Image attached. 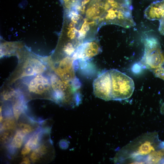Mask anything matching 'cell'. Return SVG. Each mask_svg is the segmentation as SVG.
I'll return each mask as SVG.
<instances>
[{
  "label": "cell",
  "instance_id": "1",
  "mask_svg": "<svg viewBox=\"0 0 164 164\" xmlns=\"http://www.w3.org/2000/svg\"><path fill=\"white\" fill-rule=\"evenodd\" d=\"M48 58L27 54L20 58L15 70L4 86L23 94L48 97L53 100L61 79Z\"/></svg>",
  "mask_w": 164,
  "mask_h": 164
},
{
  "label": "cell",
  "instance_id": "2",
  "mask_svg": "<svg viewBox=\"0 0 164 164\" xmlns=\"http://www.w3.org/2000/svg\"><path fill=\"white\" fill-rule=\"evenodd\" d=\"M155 133L149 132L138 137L124 146L116 156L119 162L155 164L164 156V148L156 150Z\"/></svg>",
  "mask_w": 164,
  "mask_h": 164
},
{
  "label": "cell",
  "instance_id": "3",
  "mask_svg": "<svg viewBox=\"0 0 164 164\" xmlns=\"http://www.w3.org/2000/svg\"><path fill=\"white\" fill-rule=\"evenodd\" d=\"M111 77V100L120 101L130 98L135 85L130 77L115 69L109 70Z\"/></svg>",
  "mask_w": 164,
  "mask_h": 164
},
{
  "label": "cell",
  "instance_id": "4",
  "mask_svg": "<svg viewBox=\"0 0 164 164\" xmlns=\"http://www.w3.org/2000/svg\"><path fill=\"white\" fill-rule=\"evenodd\" d=\"M145 51L140 61L144 67L151 70L154 73L164 67V55L158 39L151 37L144 41Z\"/></svg>",
  "mask_w": 164,
  "mask_h": 164
},
{
  "label": "cell",
  "instance_id": "5",
  "mask_svg": "<svg viewBox=\"0 0 164 164\" xmlns=\"http://www.w3.org/2000/svg\"><path fill=\"white\" fill-rule=\"evenodd\" d=\"M93 87L96 97L106 101L111 100V77L109 70L104 72L94 80Z\"/></svg>",
  "mask_w": 164,
  "mask_h": 164
},
{
  "label": "cell",
  "instance_id": "6",
  "mask_svg": "<svg viewBox=\"0 0 164 164\" xmlns=\"http://www.w3.org/2000/svg\"><path fill=\"white\" fill-rule=\"evenodd\" d=\"M100 50L99 45L96 43H85L76 49L72 57L75 60H86L97 54Z\"/></svg>",
  "mask_w": 164,
  "mask_h": 164
},
{
  "label": "cell",
  "instance_id": "7",
  "mask_svg": "<svg viewBox=\"0 0 164 164\" xmlns=\"http://www.w3.org/2000/svg\"><path fill=\"white\" fill-rule=\"evenodd\" d=\"M144 16L150 20H160L164 15V1H157L152 3L145 9Z\"/></svg>",
  "mask_w": 164,
  "mask_h": 164
},
{
  "label": "cell",
  "instance_id": "8",
  "mask_svg": "<svg viewBox=\"0 0 164 164\" xmlns=\"http://www.w3.org/2000/svg\"><path fill=\"white\" fill-rule=\"evenodd\" d=\"M48 150L47 147L45 145H40L31 153L30 156L31 160L33 162H38L47 153Z\"/></svg>",
  "mask_w": 164,
  "mask_h": 164
},
{
  "label": "cell",
  "instance_id": "9",
  "mask_svg": "<svg viewBox=\"0 0 164 164\" xmlns=\"http://www.w3.org/2000/svg\"><path fill=\"white\" fill-rule=\"evenodd\" d=\"M20 94H19L17 99H15L12 106L13 112L16 120L17 121L20 115L24 109L23 100L21 99L22 97H18Z\"/></svg>",
  "mask_w": 164,
  "mask_h": 164
},
{
  "label": "cell",
  "instance_id": "10",
  "mask_svg": "<svg viewBox=\"0 0 164 164\" xmlns=\"http://www.w3.org/2000/svg\"><path fill=\"white\" fill-rule=\"evenodd\" d=\"M23 134L21 130L17 131L12 142V145L17 148H20L23 142Z\"/></svg>",
  "mask_w": 164,
  "mask_h": 164
},
{
  "label": "cell",
  "instance_id": "11",
  "mask_svg": "<svg viewBox=\"0 0 164 164\" xmlns=\"http://www.w3.org/2000/svg\"><path fill=\"white\" fill-rule=\"evenodd\" d=\"M14 118H8L5 119L2 123V128L4 130H12L16 127V122Z\"/></svg>",
  "mask_w": 164,
  "mask_h": 164
},
{
  "label": "cell",
  "instance_id": "12",
  "mask_svg": "<svg viewBox=\"0 0 164 164\" xmlns=\"http://www.w3.org/2000/svg\"><path fill=\"white\" fill-rule=\"evenodd\" d=\"M39 133L33 135L29 139L25 145L28 146L31 149H32L38 145L39 140Z\"/></svg>",
  "mask_w": 164,
  "mask_h": 164
},
{
  "label": "cell",
  "instance_id": "13",
  "mask_svg": "<svg viewBox=\"0 0 164 164\" xmlns=\"http://www.w3.org/2000/svg\"><path fill=\"white\" fill-rule=\"evenodd\" d=\"M18 126L23 134L29 133L32 132L34 129L32 126L26 123L20 122L18 124Z\"/></svg>",
  "mask_w": 164,
  "mask_h": 164
},
{
  "label": "cell",
  "instance_id": "14",
  "mask_svg": "<svg viewBox=\"0 0 164 164\" xmlns=\"http://www.w3.org/2000/svg\"><path fill=\"white\" fill-rule=\"evenodd\" d=\"M13 132L12 130H6L1 135L0 141L3 143L8 142L12 138Z\"/></svg>",
  "mask_w": 164,
  "mask_h": 164
},
{
  "label": "cell",
  "instance_id": "15",
  "mask_svg": "<svg viewBox=\"0 0 164 164\" xmlns=\"http://www.w3.org/2000/svg\"><path fill=\"white\" fill-rule=\"evenodd\" d=\"M31 149L26 146L25 145L21 151V154L23 155H25L29 153Z\"/></svg>",
  "mask_w": 164,
  "mask_h": 164
},
{
  "label": "cell",
  "instance_id": "16",
  "mask_svg": "<svg viewBox=\"0 0 164 164\" xmlns=\"http://www.w3.org/2000/svg\"><path fill=\"white\" fill-rule=\"evenodd\" d=\"M90 27L89 23L85 21L84 22L82 26V28L81 30L84 32L86 33V32L88 31Z\"/></svg>",
  "mask_w": 164,
  "mask_h": 164
},
{
  "label": "cell",
  "instance_id": "17",
  "mask_svg": "<svg viewBox=\"0 0 164 164\" xmlns=\"http://www.w3.org/2000/svg\"><path fill=\"white\" fill-rule=\"evenodd\" d=\"M30 163L29 159L27 157H25L23 158L21 164H29Z\"/></svg>",
  "mask_w": 164,
  "mask_h": 164
},
{
  "label": "cell",
  "instance_id": "18",
  "mask_svg": "<svg viewBox=\"0 0 164 164\" xmlns=\"http://www.w3.org/2000/svg\"><path fill=\"white\" fill-rule=\"evenodd\" d=\"M99 7V4L97 3H95L92 5V8H93L94 10H95L98 9Z\"/></svg>",
  "mask_w": 164,
  "mask_h": 164
},
{
  "label": "cell",
  "instance_id": "19",
  "mask_svg": "<svg viewBox=\"0 0 164 164\" xmlns=\"http://www.w3.org/2000/svg\"><path fill=\"white\" fill-rule=\"evenodd\" d=\"M75 25V23L73 21L71 22L69 24V27L71 29L74 28V27Z\"/></svg>",
  "mask_w": 164,
  "mask_h": 164
},
{
  "label": "cell",
  "instance_id": "20",
  "mask_svg": "<svg viewBox=\"0 0 164 164\" xmlns=\"http://www.w3.org/2000/svg\"><path fill=\"white\" fill-rule=\"evenodd\" d=\"M164 1V0H163ZM161 23L162 25V27L164 29V15L163 16V17L161 19Z\"/></svg>",
  "mask_w": 164,
  "mask_h": 164
},
{
  "label": "cell",
  "instance_id": "21",
  "mask_svg": "<svg viewBox=\"0 0 164 164\" xmlns=\"http://www.w3.org/2000/svg\"><path fill=\"white\" fill-rule=\"evenodd\" d=\"M100 10L99 9H96L95 10H94V13L95 15H98L100 13Z\"/></svg>",
  "mask_w": 164,
  "mask_h": 164
},
{
  "label": "cell",
  "instance_id": "22",
  "mask_svg": "<svg viewBox=\"0 0 164 164\" xmlns=\"http://www.w3.org/2000/svg\"><path fill=\"white\" fill-rule=\"evenodd\" d=\"M90 0H83L82 2V6H83L87 3Z\"/></svg>",
  "mask_w": 164,
  "mask_h": 164
},
{
  "label": "cell",
  "instance_id": "23",
  "mask_svg": "<svg viewBox=\"0 0 164 164\" xmlns=\"http://www.w3.org/2000/svg\"></svg>",
  "mask_w": 164,
  "mask_h": 164
}]
</instances>
